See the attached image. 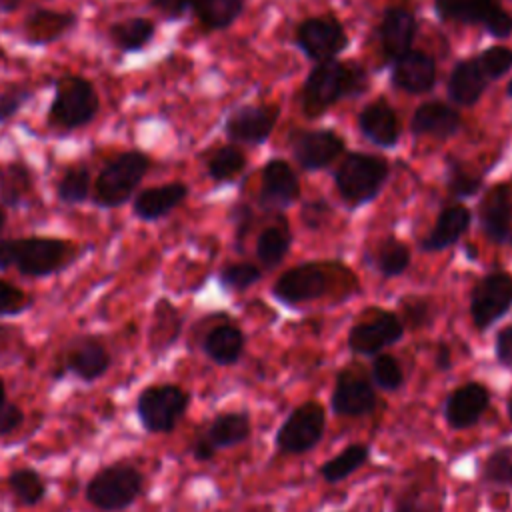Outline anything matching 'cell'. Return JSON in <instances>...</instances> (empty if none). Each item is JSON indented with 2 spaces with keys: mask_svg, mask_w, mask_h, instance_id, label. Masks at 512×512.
Returning <instances> with one entry per match:
<instances>
[{
  "mask_svg": "<svg viewBox=\"0 0 512 512\" xmlns=\"http://www.w3.org/2000/svg\"><path fill=\"white\" fill-rule=\"evenodd\" d=\"M80 254V248L64 238H0V270L16 268L22 276L28 278H44L58 274L70 264H74Z\"/></svg>",
  "mask_w": 512,
  "mask_h": 512,
  "instance_id": "1",
  "label": "cell"
},
{
  "mask_svg": "<svg viewBox=\"0 0 512 512\" xmlns=\"http://www.w3.org/2000/svg\"><path fill=\"white\" fill-rule=\"evenodd\" d=\"M100 110L96 86L80 74H64L54 82L46 122L56 132H74L88 126Z\"/></svg>",
  "mask_w": 512,
  "mask_h": 512,
  "instance_id": "2",
  "label": "cell"
},
{
  "mask_svg": "<svg viewBox=\"0 0 512 512\" xmlns=\"http://www.w3.org/2000/svg\"><path fill=\"white\" fill-rule=\"evenodd\" d=\"M150 168V158L142 150H124L108 160L92 182V200L100 208H120L134 198L136 188Z\"/></svg>",
  "mask_w": 512,
  "mask_h": 512,
  "instance_id": "3",
  "label": "cell"
},
{
  "mask_svg": "<svg viewBox=\"0 0 512 512\" xmlns=\"http://www.w3.org/2000/svg\"><path fill=\"white\" fill-rule=\"evenodd\" d=\"M364 86V70L338 60L320 62L306 78L302 104L306 114L316 116L328 110L342 96L356 94Z\"/></svg>",
  "mask_w": 512,
  "mask_h": 512,
  "instance_id": "4",
  "label": "cell"
},
{
  "mask_svg": "<svg viewBox=\"0 0 512 512\" xmlns=\"http://www.w3.org/2000/svg\"><path fill=\"white\" fill-rule=\"evenodd\" d=\"M144 476L126 462H116L98 470L86 484V500L102 512H120L142 494Z\"/></svg>",
  "mask_w": 512,
  "mask_h": 512,
  "instance_id": "5",
  "label": "cell"
},
{
  "mask_svg": "<svg viewBox=\"0 0 512 512\" xmlns=\"http://www.w3.org/2000/svg\"><path fill=\"white\" fill-rule=\"evenodd\" d=\"M190 406V394L178 384H152L136 398V416L150 434H170Z\"/></svg>",
  "mask_w": 512,
  "mask_h": 512,
  "instance_id": "6",
  "label": "cell"
},
{
  "mask_svg": "<svg viewBox=\"0 0 512 512\" xmlns=\"http://www.w3.org/2000/svg\"><path fill=\"white\" fill-rule=\"evenodd\" d=\"M388 176V164L378 156L348 154L336 172V186L350 204L370 202Z\"/></svg>",
  "mask_w": 512,
  "mask_h": 512,
  "instance_id": "7",
  "label": "cell"
},
{
  "mask_svg": "<svg viewBox=\"0 0 512 512\" xmlns=\"http://www.w3.org/2000/svg\"><path fill=\"white\" fill-rule=\"evenodd\" d=\"M326 412L316 400H308L294 408L280 424L274 436V446L282 454L310 452L324 434Z\"/></svg>",
  "mask_w": 512,
  "mask_h": 512,
  "instance_id": "8",
  "label": "cell"
},
{
  "mask_svg": "<svg viewBox=\"0 0 512 512\" xmlns=\"http://www.w3.org/2000/svg\"><path fill=\"white\" fill-rule=\"evenodd\" d=\"M512 306V276L506 272H492L484 276L472 292L470 316L478 330L492 326Z\"/></svg>",
  "mask_w": 512,
  "mask_h": 512,
  "instance_id": "9",
  "label": "cell"
},
{
  "mask_svg": "<svg viewBox=\"0 0 512 512\" xmlns=\"http://www.w3.org/2000/svg\"><path fill=\"white\" fill-rule=\"evenodd\" d=\"M404 334V326L400 318L392 312L378 310L368 320H362L350 328L348 334V348L354 354L362 356H376L386 346L396 344Z\"/></svg>",
  "mask_w": 512,
  "mask_h": 512,
  "instance_id": "10",
  "label": "cell"
},
{
  "mask_svg": "<svg viewBox=\"0 0 512 512\" xmlns=\"http://www.w3.org/2000/svg\"><path fill=\"white\" fill-rule=\"evenodd\" d=\"M436 12L444 20L482 22L496 38H506L512 32V16L494 0H434Z\"/></svg>",
  "mask_w": 512,
  "mask_h": 512,
  "instance_id": "11",
  "label": "cell"
},
{
  "mask_svg": "<svg viewBox=\"0 0 512 512\" xmlns=\"http://www.w3.org/2000/svg\"><path fill=\"white\" fill-rule=\"evenodd\" d=\"M378 404L376 390L368 378L354 370H342L336 376L330 406L332 412L346 418H360L374 412Z\"/></svg>",
  "mask_w": 512,
  "mask_h": 512,
  "instance_id": "12",
  "label": "cell"
},
{
  "mask_svg": "<svg viewBox=\"0 0 512 512\" xmlns=\"http://www.w3.org/2000/svg\"><path fill=\"white\" fill-rule=\"evenodd\" d=\"M298 46L312 60H334L338 52H342L348 44L346 32L334 18H310L298 28L296 36Z\"/></svg>",
  "mask_w": 512,
  "mask_h": 512,
  "instance_id": "13",
  "label": "cell"
},
{
  "mask_svg": "<svg viewBox=\"0 0 512 512\" xmlns=\"http://www.w3.org/2000/svg\"><path fill=\"white\" fill-rule=\"evenodd\" d=\"M490 406V392L480 382H466L452 390L442 406L444 418L452 430L474 426Z\"/></svg>",
  "mask_w": 512,
  "mask_h": 512,
  "instance_id": "14",
  "label": "cell"
},
{
  "mask_svg": "<svg viewBox=\"0 0 512 512\" xmlns=\"http://www.w3.org/2000/svg\"><path fill=\"white\" fill-rule=\"evenodd\" d=\"M110 362V352L98 338L80 336L68 344L64 352L62 372H72L84 382H94L110 370Z\"/></svg>",
  "mask_w": 512,
  "mask_h": 512,
  "instance_id": "15",
  "label": "cell"
},
{
  "mask_svg": "<svg viewBox=\"0 0 512 512\" xmlns=\"http://www.w3.org/2000/svg\"><path fill=\"white\" fill-rule=\"evenodd\" d=\"M326 288L328 280L324 270L316 264H302L284 272L276 280L272 292L280 302L294 306L320 298L326 292Z\"/></svg>",
  "mask_w": 512,
  "mask_h": 512,
  "instance_id": "16",
  "label": "cell"
},
{
  "mask_svg": "<svg viewBox=\"0 0 512 512\" xmlns=\"http://www.w3.org/2000/svg\"><path fill=\"white\" fill-rule=\"evenodd\" d=\"M78 26V14L72 10L34 8L22 22V36L32 46H46L62 40Z\"/></svg>",
  "mask_w": 512,
  "mask_h": 512,
  "instance_id": "17",
  "label": "cell"
},
{
  "mask_svg": "<svg viewBox=\"0 0 512 512\" xmlns=\"http://www.w3.org/2000/svg\"><path fill=\"white\" fill-rule=\"evenodd\" d=\"M188 188L184 182H168L154 188H144L132 198V212L136 218L154 222L170 214L176 206L184 202Z\"/></svg>",
  "mask_w": 512,
  "mask_h": 512,
  "instance_id": "18",
  "label": "cell"
},
{
  "mask_svg": "<svg viewBox=\"0 0 512 512\" xmlns=\"http://www.w3.org/2000/svg\"><path fill=\"white\" fill-rule=\"evenodd\" d=\"M436 80V64L432 56L420 50H408L398 60H394L392 82L396 88L404 92H426L434 86Z\"/></svg>",
  "mask_w": 512,
  "mask_h": 512,
  "instance_id": "19",
  "label": "cell"
},
{
  "mask_svg": "<svg viewBox=\"0 0 512 512\" xmlns=\"http://www.w3.org/2000/svg\"><path fill=\"white\" fill-rule=\"evenodd\" d=\"M480 224L494 242H508L512 236V196L508 186L492 188L480 204Z\"/></svg>",
  "mask_w": 512,
  "mask_h": 512,
  "instance_id": "20",
  "label": "cell"
},
{
  "mask_svg": "<svg viewBox=\"0 0 512 512\" xmlns=\"http://www.w3.org/2000/svg\"><path fill=\"white\" fill-rule=\"evenodd\" d=\"M344 150V142L332 130L304 132L294 142V156L306 170H318L330 164Z\"/></svg>",
  "mask_w": 512,
  "mask_h": 512,
  "instance_id": "21",
  "label": "cell"
},
{
  "mask_svg": "<svg viewBox=\"0 0 512 512\" xmlns=\"http://www.w3.org/2000/svg\"><path fill=\"white\" fill-rule=\"evenodd\" d=\"M274 126V112L258 106H242L226 120V134L236 142H264Z\"/></svg>",
  "mask_w": 512,
  "mask_h": 512,
  "instance_id": "22",
  "label": "cell"
},
{
  "mask_svg": "<svg viewBox=\"0 0 512 512\" xmlns=\"http://www.w3.org/2000/svg\"><path fill=\"white\" fill-rule=\"evenodd\" d=\"M416 32V20L406 8H388L380 24V40L384 54L390 60H398L410 50Z\"/></svg>",
  "mask_w": 512,
  "mask_h": 512,
  "instance_id": "23",
  "label": "cell"
},
{
  "mask_svg": "<svg viewBox=\"0 0 512 512\" xmlns=\"http://www.w3.org/2000/svg\"><path fill=\"white\" fill-rule=\"evenodd\" d=\"M298 178L284 160H270L262 172V202L288 206L298 196Z\"/></svg>",
  "mask_w": 512,
  "mask_h": 512,
  "instance_id": "24",
  "label": "cell"
},
{
  "mask_svg": "<svg viewBox=\"0 0 512 512\" xmlns=\"http://www.w3.org/2000/svg\"><path fill=\"white\" fill-rule=\"evenodd\" d=\"M156 34V24L144 16H130L124 20H116L108 26V40L110 44L124 52L134 54L144 50Z\"/></svg>",
  "mask_w": 512,
  "mask_h": 512,
  "instance_id": "25",
  "label": "cell"
},
{
  "mask_svg": "<svg viewBox=\"0 0 512 512\" xmlns=\"http://www.w3.org/2000/svg\"><path fill=\"white\" fill-rule=\"evenodd\" d=\"M34 192V174L22 160H12L0 166V204L20 208L30 202Z\"/></svg>",
  "mask_w": 512,
  "mask_h": 512,
  "instance_id": "26",
  "label": "cell"
},
{
  "mask_svg": "<svg viewBox=\"0 0 512 512\" xmlns=\"http://www.w3.org/2000/svg\"><path fill=\"white\" fill-rule=\"evenodd\" d=\"M202 350L214 364L232 366L244 352V334L232 324H220L204 336Z\"/></svg>",
  "mask_w": 512,
  "mask_h": 512,
  "instance_id": "27",
  "label": "cell"
},
{
  "mask_svg": "<svg viewBox=\"0 0 512 512\" xmlns=\"http://www.w3.org/2000/svg\"><path fill=\"white\" fill-rule=\"evenodd\" d=\"M460 126L458 112L442 102H426L422 104L412 118V132L420 136H436V138H448L452 136Z\"/></svg>",
  "mask_w": 512,
  "mask_h": 512,
  "instance_id": "28",
  "label": "cell"
},
{
  "mask_svg": "<svg viewBox=\"0 0 512 512\" xmlns=\"http://www.w3.org/2000/svg\"><path fill=\"white\" fill-rule=\"evenodd\" d=\"M250 430V416L246 412H222L202 434L218 452L246 442L250 438Z\"/></svg>",
  "mask_w": 512,
  "mask_h": 512,
  "instance_id": "29",
  "label": "cell"
},
{
  "mask_svg": "<svg viewBox=\"0 0 512 512\" xmlns=\"http://www.w3.org/2000/svg\"><path fill=\"white\" fill-rule=\"evenodd\" d=\"M358 126L362 134L378 146H394L400 134L396 114L382 102L366 106L358 116Z\"/></svg>",
  "mask_w": 512,
  "mask_h": 512,
  "instance_id": "30",
  "label": "cell"
},
{
  "mask_svg": "<svg viewBox=\"0 0 512 512\" xmlns=\"http://www.w3.org/2000/svg\"><path fill=\"white\" fill-rule=\"evenodd\" d=\"M488 78L480 72L474 60H462L454 66L448 80V94L454 104L472 106L482 96Z\"/></svg>",
  "mask_w": 512,
  "mask_h": 512,
  "instance_id": "31",
  "label": "cell"
},
{
  "mask_svg": "<svg viewBox=\"0 0 512 512\" xmlns=\"http://www.w3.org/2000/svg\"><path fill=\"white\" fill-rule=\"evenodd\" d=\"M470 224V212L464 206H448L440 212L432 232L420 242L424 250H442L454 244Z\"/></svg>",
  "mask_w": 512,
  "mask_h": 512,
  "instance_id": "32",
  "label": "cell"
},
{
  "mask_svg": "<svg viewBox=\"0 0 512 512\" xmlns=\"http://www.w3.org/2000/svg\"><path fill=\"white\" fill-rule=\"evenodd\" d=\"M368 456H370L368 444H362V442L348 444L340 454H336L334 458L326 460L320 466V476L328 484H338L350 474H354L360 466H364Z\"/></svg>",
  "mask_w": 512,
  "mask_h": 512,
  "instance_id": "33",
  "label": "cell"
},
{
  "mask_svg": "<svg viewBox=\"0 0 512 512\" xmlns=\"http://www.w3.org/2000/svg\"><path fill=\"white\" fill-rule=\"evenodd\" d=\"M92 196V174L86 164L68 166L56 182V198L62 204H82Z\"/></svg>",
  "mask_w": 512,
  "mask_h": 512,
  "instance_id": "34",
  "label": "cell"
},
{
  "mask_svg": "<svg viewBox=\"0 0 512 512\" xmlns=\"http://www.w3.org/2000/svg\"><path fill=\"white\" fill-rule=\"evenodd\" d=\"M244 0H194L192 10L208 30H222L230 26L242 12Z\"/></svg>",
  "mask_w": 512,
  "mask_h": 512,
  "instance_id": "35",
  "label": "cell"
},
{
  "mask_svg": "<svg viewBox=\"0 0 512 512\" xmlns=\"http://www.w3.org/2000/svg\"><path fill=\"white\" fill-rule=\"evenodd\" d=\"M8 486H10L12 494L18 498V502H22L26 506H36L46 496V484H44L42 476L32 468H18V470L10 472Z\"/></svg>",
  "mask_w": 512,
  "mask_h": 512,
  "instance_id": "36",
  "label": "cell"
},
{
  "mask_svg": "<svg viewBox=\"0 0 512 512\" xmlns=\"http://www.w3.org/2000/svg\"><path fill=\"white\" fill-rule=\"evenodd\" d=\"M288 244H290V236H288V232L284 228H278V226L266 228L258 236V244H256L258 260L266 268H274L284 258V254L288 250Z\"/></svg>",
  "mask_w": 512,
  "mask_h": 512,
  "instance_id": "37",
  "label": "cell"
},
{
  "mask_svg": "<svg viewBox=\"0 0 512 512\" xmlns=\"http://www.w3.org/2000/svg\"><path fill=\"white\" fill-rule=\"evenodd\" d=\"M370 382H372V386L386 390V392H394V390L402 388L404 372H402L400 362L390 354H376L372 360V368H370Z\"/></svg>",
  "mask_w": 512,
  "mask_h": 512,
  "instance_id": "38",
  "label": "cell"
},
{
  "mask_svg": "<svg viewBox=\"0 0 512 512\" xmlns=\"http://www.w3.org/2000/svg\"><path fill=\"white\" fill-rule=\"evenodd\" d=\"M482 480L494 486L512 488V448L500 446L482 464Z\"/></svg>",
  "mask_w": 512,
  "mask_h": 512,
  "instance_id": "39",
  "label": "cell"
},
{
  "mask_svg": "<svg viewBox=\"0 0 512 512\" xmlns=\"http://www.w3.org/2000/svg\"><path fill=\"white\" fill-rule=\"evenodd\" d=\"M246 164L244 154L236 146H224L208 162V174L216 182H224L234 178Z\"/></svg>",
  "mask_w": 512,
  "mask_h": 512,
  "instance_id": "40",
  "label": "cell"
},
{
  "mask_svg": "<svg viewBox=\"0 0 512 512\" xmlns=\"http://www.w3.org/2000/svg\"><path fill=\"white\" fill-rule=\"evenodd\" d=\"M410 264L408 248L398 240H386L376 256V266L384 276H398Z\"/></svg>",
  "mask_w": 512,
  "mask_h": 512,
  "instance_id": "41",
  "label": "cell"
},
{
  "mask_svg": "<svg viewBox=\"0 0 512 512\" xmlns=\"http://www.w3.org/2000/svg\"><path fill=\"white\" fill-rule=\"evenodd\" d=\"M474 62L488 80L500 78L512 66V50L506 46H492V48L484 50Z\"/></svg>",
  "mask_w": 512,
  "mask_h": 512,
  "instance_id": "42",
  "label": "cell"
},
{
  "mask_svg": "<svg viewBox=\"0 0 512 512\" xmlns=\"http://www.w3.org/2000/svg\"><path fill=\"white\" fill-rule=\"evenodd\" d=\"M32 306V298L6 278H0V318L18 316Z\"/></svg>",
  "mask_w": 512,
  "mask_h": 512,
  "instance_id": "43",
  "label": "cell"
},
{
  "mask_svg": "<svg viewBox=\"0 0 512 512\" xmlns=\"http://www.w3.org/2000/svg\"><path fill=\"white\" fill-rule=\"evenodd\" d=\"M258 280H260V270L254 264H246V262L230 264L220 272V282L228 290H246Z\"/></svg>",
  "mask_w": 512,
  "mask_h": 512,
  "instance_id": "44",
  "label": "cell"
},
{
  "mask_svg": "<svg viewBox=\"0 0 512 512\" xmlns=\"http://www.w3.org/2000/svg\"><path fill=\"white\" fill-rule=\"evenodd\" d=\"M32 90L28 86H10L0 92V124L10 122L32 98Z\"/></svg>",
  "mask_w": 512,
  "mask_h": 512,
  "instance_id": "45",
  "label": "cell"
},
{
  "mask_svg": "<svg viewBox=\"0 0 512 512\" xmlns=\"http://www.w3.org/2000/svg\"><path fill=\"white\" fill-rule=\"evenodd\" d=\"M24 424V412L14 402H4L0 406V438L16 432Z\"/></svg>",
  "mask_w": 512,
  "mask_h": 512,
  "instance_id": "46",
  "label": "cell"
},
{
  "mask_svg": "<svg viewBox=\"0 0 512 512\" xmlns=\"http://www.w3.org/2000/svg\"><path fill=\"white\" fill-rule=\"evenodd\" d=\"M480 188V178L472 176V174H466L462 170H454L452 176H450V190L458 196V198H464V196H472L476 190Z\"/></svg>",
  "mask_w": 512,
  "mask_h": 512,
  "instance_id": "47",
  "label": "cell"
},
{
  "mask_svg": "<svg viewBox=\"0 0 512 512\" xmlns=\"http://www.w3.org/2000/svg\"><path fill=\"white\" fill-rule=\"evenodd\" d=\"M494 350H496V360L500 362V366L512 370V326H506L496 334Z\"/></svg>",
  "mask_w": 512,
  "mask_h": 512,
  "instance_id": "48",
  "label": "cell"
},
{
  "mask_svg": "<svg viewBox=\"0 0 512 512\" xmlns=\"http://www.w3.org/2000/svg\"><path fill=\"white\" fill-rule=\"evenodd\" d=\"M148 2L156 12L174 20V18L184 16L192 8L194 0H148Z\"/></svg>",
  "mask_w": 512,
  "mask_h": 512,
  "instance_id": "49",
  "label": "cell"
},
{
  "mask_svg": "<svg viewBox=\"0 0 512 512\" xmlns=\"http://www.w3.org/2000/svg\"><path fill=\"white\" fill-rule=\"evenodd\" d=\"M396 512H436V506L426 502V500L422 502L420 494L408 492L400 498V502L396 506Z\"/></svg>",
  "mask_w": 512,
  "mask_h": 512,
  "instance_id": "50",
  "label": "cell"
},
{
  "mask_svg": "<svg viewBox=\"0 0 512 512\" xmlns=\"http://www.w3.org/2000/svg\"><path fill=\"white\" fill-rule=\"evenodd\" d=\"M190 452L198 462H210L216 454V448L204 438V434H198L190 446Z\"/></svg>",
  "mask_w": 512,
  "mask_h": 512,
  "instance_id": "51",
  "label": "cell"
},
{
  "mask_svg": "<svg viewBox=\"0 0 512 512\" xmlns=\"http://www.w3.org/2000/svg\"><path fill=\"white\" fill-rule=\"evenodd\" d=\"M404 310H406V318L410 320L412 326L424 324L426 314H428V306H426L424 302H410V304H404Z\"/></svg>",
  "mask_w": 512,
  "mask_h": 512,
  "instance_id": "52",
  "label": "cell"
},
{
  "mask_svg": "<svg viewBox=\"0 0 512 512\" xmlns=\"http://www.w3.org/2000/svg\"><path fill=\"white\" fill-rule=\"evenodd\" d=\"M452 366V354L446 344H440L436 350V368L438 370H448Z\"/></svg>",
  "mask_w": 512,
  "mask_h": 512,
  "instance_id": "53",
  "label": "cell"
},
{
  "mask_svg": "<svg viewBox=\"0 0 512 512\" xmlns=\"http://www.w3.org/2000/svg\"><path fill=\"white\" fill-rule=\"evenodd\" d=\"M20 4H22V0H0V10L2 12H14Z\"/></svg>",
  "mask_w": 512,
  "mask_h": 512,
  "instance_id": "54",
  "label": "cell"
},
{
  "mask_svg": "<svg viewBox=\"0 0 512 512\" xmlns=\"http://www.w3.org/2000/svg\"><path fill=\"white\" fill-rule=\"evenodd\" d=\"M6 402V384H4V380L0 378V406Z\"/></svg>",
  "mask_w": 512,
  "mask_h": 512,
  "instance_id": "55",
  "label": "cell"
},
{
  "mask_svg": "<svg viewBox=\"0 0 512 512\" xmlns=\"http://www.w3.org/2000/svg\"><path fill=\"white\" fill-rule=\"evenodd\" d=\"M4 226H6V212H4V206L0 204V232Z\"/></svg>",
  "mask_w": 512,
  "mask_h": 512,
  "instance_id": "56",
  "label": "cell"
},
{
  "mask_svg": "<svg viewBox=\"0 0 512 512\" xmlns=\"http://www.w3.org/2000/svg\"><path fill=\"white\" fill-rule=\"evenodd\" d=\"M508 416H510V422H512V396L508 400Z\"/></svg>",
  "mask_w": 512,
  "mask_h": 512,
  "instance_id": "57",
  "label": "cell"
},
{
  "mask_svg": "<svg viewBox=\"0 0 512 512\" xmlns=\"http://www.w3.org/2000/svg\"><path fill=\"white\" fill-rule=\"evenodd\" d=\"M508 94L512 96V80H510V84H508Z\"/></svg>",
  "mask_w": 512,
  "mask_h": 512,
  "instance_id": "58",
  "label": "cell"
}]
</instances>
